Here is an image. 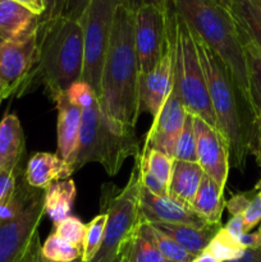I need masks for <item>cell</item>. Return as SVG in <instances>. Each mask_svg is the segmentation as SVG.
Returning a JSON list of instances; mask_svg holds the SVG:
<instances>
[{"mask_svg":"<svg viewBox=\"0 0 261 262\" xmlns=\"http://www.w3.org/2000/svg\"><path fill=\"white\" fill-rule=\"evenodd\" d=\"M224 228L230 235H233V237L238 239L241 235L245 234V229H243V216H232L228 220Z\"/></svg>","mask_w":261,"mask_h":262,"instance_id":"43","label":"cell"},{"mask_svg":"<svg viewBox=\"0 0 261 262\" xmlns=\"http://www.w3.org/2000/svg\"><path fill=\"white\" fill-rule=\"evenodd\" d=\"M255 191H256V193H257V194H260V196H261V179H260V181L257 182V184H256V187H255Z\"/></svg>","mask_w":261,"mask_h":262,"instance_id":"50","label":"cell"},{"mask_svg":"<svg viewBox=\"0 0 261 262\" xmlns=\"http://www.w3.org/2000/svg\"><path fill=\"white\" fill-rule=\"evenodd\" d=\"M166 10L155 5H143L135 12V45L140 74L153 71L163 54Z\"/></svg>","mask_w":261,"mask_h":262,"instance_id":"10","label":"cell"},{"mask_svg":"<svg viewBox=\"0 0 261 262\" xmlns=\"http://www.w3.org/2000/svg\"><path fill=\"white\" fill-rule=\"evenodd\" d=\"M256 161H257V163L261 165V151H260V155H258V158L256 159Z\"/></svg>","mask_w":261,"mask_h":262,"instance_id":"51","label":"cell"},{"mask_svg":"<svg viewBox=\"0 0 261 262\" xmlns=\"http://www.w3.org/2000/svg\"><path fill=\"white\" fill-rule=\"evenodd\" d=\"M74 173L71 164L59 155L37 152L28 160L25 179L32 188L46 189L55 182L67 181Z\"/></svg>","mask_w":261,"mask_h":262,"instance_id":"18","label":"cell"},{"mask_svg":"<svg viewBox=\"0 0 261 262\" xmlns=\"http://www.w3.org/2000/svg\"><path fill=\"white\" fill-rule=\"evenodd\" d=\"M187 115L188 113L182 102L177 84L173 81L170 94L166 97L160 112L154 118L150 130L146 136L143 148L158 150L168 155L169 158L174 159L177 141L181 135Z\"/></svg>","mask_w":261,"mask_h":262,"instance_id":"13","label":"cell"},{"mask_svg":"<svg viewBox=\"0 0 261 262\" xmlns=\"http://www.w3.org/2000/svg\"><path fill=\"white\" fill-rule=\"evenodd\" d=\"M141 223H142L143 228H145L146 233L148 234L150 239L153 241L155 247L158 248V251L164 257V260L176 262H192L196 258L194 256L189 255L187 251H184L176 241L171 239L169 235H166L165 233L161 232V230L159 229V228H156L154 224L143 222Z\"/></svg>","mask_w":261,"mask_h":262,"instance_id":"27","label":"cell"},{"mask_svg":"<svg viewBox=\"0 0 261 262\" xmlns=\"http://www.w3.org/2000/svg\"><path fill=\"white\" fill-rule=\"evenodd\" d=\"M215 2H216L219 5H222V7H224L225 9L229 10V8H230V0H215Z\"/></svg>","mask_w":261,"mask_h":262,"instance_id":"48","label":"cell"},{"mask_svg":"<svg viewBox=\"0 0 261 262\" xmlns=\"http://www.w3.org/2000/svg\"><path fill=\"white\" fill-rule=\"evenodd\" d=\"M229 12L241 32L261 50V0H230Z\"/></svg>","mask_w":261,"mask_h":262,"instance_id":"26","label":"cell"},{"mask_svg":"<svg viewBox=\"0 0 261 262\" xmlns=\"http://www.w3.org/2000/svg\"><path fill=\"white\" fill-rule=\"evenodd\" d=\"M106 220L107 215L105 212H101L96 217H94L90 222V224L87 225L86 235H84L83 242V255H82L83 262L92 261L95 256H96V253L99 252L102 239H104Z\"/></svg>","mask_w":261,"mask_h":262,"instance_id":"31","label":"cell"},{"mask_svg":"<svg viewBox=\"0 0 261 262\" xmlns=\"http://www.w3.org/2000/svg\"><path fill=\"white\" fill-rule=\"evenodd\" d=\"M120 0H90L82 14L83 69L81 81L89 83L99 97L102 66L109 46L114 15Z\"/></svg>","mask_w":261,"mask_h":262,"instance_id":"8","label":"cell"},{"mask_svg":"<svg viewBox=\"0 0 261 262\" xmlns=\"http://www.w3.org/2000/svg\"><path fill=\"white\" fill-rule=\"evenodd\" d=\"M225 204L224 189L205 174L191 205L192 209L210 224H220Z\"/></svg>","mask_w":261,"mask_h":262,"instance_id":"23","label":"cell"},{"mask_svg":"<svg viewBox=\"0 0 261 262\" xmlns=\"http://www.w3.org/2000/svg\"><path fill=\"white\" fill-rule=\"evenodd\" d=\"M45 215V189L31 187L17 214L0 219V262H19Z\"/></svg>","mask_w":261,"mask_h":262,"instance_id":"9","label":"cell"},{"mask_svg":"<svg viewBox=\"0 0 261 262\" xmlns=\"http://www.w3.org/2000/svg\"><path fill=\"white\" fill-rule=\"evenodd\" d=\"M238 242L245 250H251V248H257L261 246V224L258 229L253 233H246L238 238Z\"/></svg>","mask_w":261,"mask_h":262,"instance_id":"41","label":"cell"},{"mask_svg":"<svg viewBox=\"0 0 261 262\" xmlns=\"http://www.w3.org/2000/svg\"><path fill=\"white\" fill-rule=\"evenodd\" d=\"M13 2L23 5V7L30 9L31 12H33L36 15H38V17H41V15L44 14V12H45L44 0H13Z\"/></svg>","mask_w":261,"mask_h":262,"instance_id":"44","label":"cell"},{"mask_svg":"<svg viewBox=\"0 0 261 262\" xmlns=\"http://www.w3.org/2000/svg\"><path fill=\"white\" fill-rule=\"evenodd\" d=\"M115 262H118V260H117V261H115Z\"/></svg>","mask_w":261,"mask_h":262,"instance_id":"54","label":"cell"},{"mask_svg":"<svg viewBox=\"0 0 261 262\" xmlns=\"http://www.w3.org/2000/svg\"><path fill=\"white\" fill-rule=\"evenodd\" d=\"M38 15L13 0H0V37L15 41L37 28Z\"/></svg>","mask_w":261,"mask_h":262,"instance_id":"20","label":"cell"},{"mask_svg":"<svg viewBox=\"0 0 261 262\" xmlns=\"http://www.w3.org/2000/svg\"><path fill=\"white\" fill-rule=\"evenodd\" d=\"M141 168L135 158L132 173L124 188L105 186L102 189L101 210L107 215L104 239L99 252L90 262H115L123 243L140 224Z\"/></svg>","mask_w":261,"mask_h":262,"instance_id":"7","label":"cell"},{"mask_svg":"<svg viewBox=\"0 0 261 262\" xmlns=\"http://www.w3.org/2000/svg\"><path fill=\"white\" fill-rule=\"evenodd\" d=\"M192 262H217L216 260L214 258V256L210 255L209 252H206V251H204V252L201 253V255L197 256L196 258H194Z\"/></svg>","mask_w":261,"mask_h":262,"instance_id":"46","label":"cell"},{"mask_svg":"<svg viewBox=\"0 0 261 262\" xmlns=\"http://www.w3.org/2000/svg\"><path fill=\"white\" fill-rule=\"evenodd\" d=\"M229 262H261V246L257 248L246 250L242 257Z\"/></svg>","mask_w":261,"mask_h":262,"instance_id":"45","label":"cell"},{"mask_svg":"<svg viewBox=\"0 0 261 262\" xmlns=\"http://www.w3.org/2000/svg\"><path fill=\"white\" fill-rule=\"evenodd\" d=\"M163 262H176V261H169V260H164Z\"/></svg>","mask_w":261,"mask_h":262,"instance_id":"53","label":"cell"},{"mask_svg":"<svg viewBox=\"0 0 261 262\" xmlns=\"http://www.w3.org/2000/svg\"><path fill=\"white\" fill-rule=\"evenodd\" d=\"M156 228L165 233L166 235L176 241L184 251L189 255L197 257L201 255L206 247L209 246L210 241L214 235L219 232L220 224H207L205 227H192V225L183 224H165V223H151Z\"/></svg>","mask_w":261,"mask_h":262,"instance_id":"21","label":"cell"},{"mask_svg":"<svg viewBox=\"0 0 261 262\" xmlns=\"http://www.w3.org/2000/svg\"><path fill=\"white\" fill-rule=\"evenodd\" d=\"M193 125L197 143V163L207 177L224 189L230 166L227 142L216 128L201 118L193 117Z\"/></svg>","mask_w":261,"mask_h":262,"instance_id":"14","label":"cell"},{"mask_svg":"<svg viewBox=\"0 0 261 262\" xmlns=\"http://www.w3.org/2000/svg\"><path fill=\"white\" fill-rule=\"evenodd\" d=\"M140 160L143 168L150 171L159 182H161L168 188L174 159L169 158L168 155L158 150H153V148L145 150V148H142L140 152Z\"/></svg>","mask_w":261,"mask_h":262,"instance_id":"30","label":"cell"},{"mask_svg":"<svg viewBox=\"0 0 261 262\" xmlns=\"http://www.w3.org/2000/svg\"><path fill=\"white\" fill-rule=\"evenodd\" d=\"M120 4L127 7L132 12H136L138 8L143 7V5H155L161 9H168V7L170 5V0H120Z\"/></svg>","mask_w":261,"mask_h":262,"instance_id":"40","label":"cell"},{"mask_svg":"<svg viewBox=\"0 0 261 262\" xmlns=\"http://www.w3.org/2000/svg\"><path fill=\"white\" fill-rule=\"evenodd\" d=\"M41 253L49 261L69 262L82 257L83 248L72 245L71 242L53 233L51 235H49L45 243L41 245Z\"/></svg>","mask_w":261,"mask_h":262,"instance_id":"29","label":"cell"},{"mask_svg":"<svg viewBox=\"0 0 261 262\" xmlns=\"http://www.w3.org/2000/svg\"><path fill=\"white\" fill-rule=\"evenodd\" d=\"M140 152L135 130L115 125L104 114L99 101L82 110L78 146L71 163L74 171L90 163H100L109 176H117L123 163Z\"/></svg>","mask_w":261,"mask_h":262,"instance_id":"5","label":"cell"},{"mask_svg":"<svg viewBox=\"0 0 261 262\" xmlns=\"http://www.w3.org/2000/svg\"><path fill=\"white\" fill-rule=\"evenodd\" d=\"M44 4H45V12L40 19H49L64 14L67 0H44Z\"/></svg>","mask_w":261,"mask_h":262,"instance_id":"38","label":"cell"},{"mask_svg":"<svg viewBox=\"0 0 261 262\" xmlns=\"http://www.w3.org/2000/svg\"><path fill=\"white\" fill-rule=\"evenodd\" d=\"M140 222L183 224L205 227L210 224L202 219L189 205L170 196H156L141 186Z\"/></svg>","mask_w":261,"mask_h":262,"instance_id":"15","label":"cell"},{"mask_svg":"<svg viewBox=\"0 0 261 262\" xmlns=\"http://www.w3.org/2000/svg\"><path fill=\"white\" fill-rule=\"evenodd\" d=\"M174 32L169 8L166 10V40L163 54L151 72L140 76L141 110H146L155 118L170 94L174 81Z\"/></svg>","mask_w":261,"mask_h":262,"instance_id":"11","label":"cell"},{"mask_svg":"<svg viewBox=\"0 0 261 262\" xmlns=\"http://www.w3.org/2000/svg\"><path fill=\"white\" fill-rule=\"evenodd\" d=\"M240 30V28H238ZM247 66L248 94L253 115V137L251 155L258 158L261 151V50L240 31Z\"/></svg>","mask_w":261,"mask_h":262,"instance_id":"16","label":"cell"},{"mask_svg":"<svg viewBox=\"0 0 261 262\" xmlns=\"http://www.w3.org/2000/svg\"><path fill=\"white\" fill-rule=\"evenodd\" d=\"M174 159L176 160L197 163V143L196 135H194L193 115H187L182 132L179 135L178 141H177Z\"/></svg>","mask_w":261,"mask_h":262,"instance_id":"32","label":"cell"},{"mask_svg":"<svg viewBox=\"0 0 261 262\" xmlns=\"http://www.w3.org/2000/svg\"><path fill=\"white\" fill-rule=\"evenodd\" d=\"M67 97L73 105L78 106L81 110L89 109L94 106L99 100H97V94L95 90L90 86L89 83L83 81H78L72 84L66 91Z\"/></svg>","mask_w":261,"mask_h":262,"instance_id":"34","label":"cell"},{"mask_svg":"<svg viewBox=\"0 0 261 262\" xmlns=\"http://www.w3.org/2000/svg\"><path fill=\"white\" fill-rule=\"evenodd\" d=\"M83 69V30L67 15L40 19L37 25V63L22 95L33 83H42L51 99L81 81Z\"/></svg>","mask_w":261,"mask_h":262,"instance_id":"3","label":"cell"},{"mask_svg":"<svg viewBox=\"0 0 261 262\" xmlns=\"http://www.w3.org/2000/svg\"><path fill=\"white\" fill-rule=\"evenodd\" d=\"M76 193V186L72 179L55 182L45 189V214L54 225L69 216Z\"/></svg>","mask_w":261,"mask_h":262,"instance_id":"24","label":"cell"},{"mask_svg":"<svg viewBox=\"0 0 261 262\" xmlns=\"http://www.w3.org/2000/svg\"><path fill=\"white\" fill-rule=\"evenodd\" d=\"M3 42H5V41H4V40H3V38H2V37H0V45H2V43H3Z\"/></svg>","mask_w":261,"mask_h":262,"instance_id":"52","label":"cell"},{"mask_svg":"<svg viewBox=\"0 0 261 262\" xmlns=\"http://www.w3.org/2000/svg\"><path fill=\"white\" fill-rule=\"evenodd\" d=\"M38 262H54V261H49V260H46V258L44 257V256H42V253H41L40 260H38ZM69 262H83V260H82V257H79V258H76V260L69 261Z\"/></svg>","mask_w":261,"mask_h":262,"instance_id":"49","label":"cell"},{"mask_svg":"<svg viewBox=\"0 0 261 262\" xmlns=\"http://www.w3.org/2000/svg\"><path fill=\"white\" fill-rule=\"evenodd\" d=\"M37 63V28L20 40L0 45V83L10 96H20Z\"/></svg>","mask_w":261,"mask_h":262,"instance_id":"12","label":"cell"},{"mask_svg":"<svg viewBox=\"0 0 261 262\" xmlns=\"http://www.w3.org/2000/svg\"><path fill=\"white\" fill-rule=\"evenodd\" d=\"M169 15L173 25L176 51L174 83L177 84L182 102L188 114L201 118L210 125L216 128V120L207 91L206 78L202 71L196 40L191 27L174 9L171 2L169 5Z\"/></svg>","mask_w":261,"mask_h":262,"instance_id":"6","label":"cell"},{"mask_svg":"<svg viewBox=\"0 0 261 262\" xmlns=\"http://www.w3.org/2000/svg\"><path fill=\"white\" fill-rule=\"evenodd\" d=\"M19 170L20 166L14 171H3V173H0V206L4 205L14 193Z\"/></svg>","mask_w":261,"mask_h":262,"instance_id":"36","label":"cell"},{"mask_svg":"<svg viewBox=\"0 0 261 262\" xmlns=\"http://www.w3.org/2000/svg\"><path fill=\"white\" fill-rule=\"evenodd\" d=\"M118 262H163L164 257L146 233L142 223L123 243Z\"/></svg>","mask_w":261,"mask_h":262,"instance_id":"25","label":"cell"},{"mask_svg":"<svg viewBox=\"0 0 261 262\" xmlns=\"http://www.w3.org/2000/svg\"><path fill=\"white\" fill-rule=\"evenodd\" d=\"M170 2L194 35L219 56L250 102L245 49L232 13L215 0Z\"/></svg>","mask_w":261,"mask_h":262,"instance_id":"4","label":"cell"},{"mask_svg":"<svg viewBox=\"0 0 261 262\" xmlns=\"http://www.w3.org/2000/svg\"><path fill=\"white\" fill-rule=\"evenodd\" d=\"M193 36L206 78L216 129L227 142L233 168L243 171L252 147L253 115L251 105L219 56L199 36L194 33Z\"/></svg>","mask_w":261,"mask_h":262,"instance_id":"2","label":"cell"},{"mask_svg":"<svg viewBox=\"0 0 261 262\" xmlns=\"http://www.w3.org/2000/svg\"><path fill=\"white\" fill-rule=\"evenodd\" d=\"M9 96H10L9 91H8V90L5 89L2 83H0V104H2L5 99H8Z\"/></svg>","mask_w":261,"mask_h":262,"instance_id":"47","label":"cell"},{"mask_svg":"<svg viewBox=\"0 0 261 262\" xmlns=\"http://www.w3.org/2000/svg\"><path fill=\"white\" fill-rule=\"evenodd\" d=\"M252 199V197H251ZM251 199L248 197V194L240 193L233 196L229 201H227L225 207L228 209L229 214L232 216H243L245 211L247 210L248 204H250Z\"/></svg>","mask_w":261,"mask_h":262,"instance_id":"37","label":"cell"},{"mask_svg":"<svg viewBox=\"0 0 261 262\" xmlns=\"http://www.w3.org/2000/svg\"><path fill=\"white\" fill-rule=\"evenodd\" d=\"M204 176L205 173L199 163L174 159L168 187L169 196L191 206Z\"/></svg>","mask_w":261,"mask_h":262,"instance_id":"22","label":"cell"},{"mask_svg":"<svg viewBox=\"0 0 261 262\" xmlns=\"http://www.w3.org/2000/svg\"><path fill=\"white\" fill-rule=\"evenodd\" d=\"M25 150V133L19 119L13 113H7L0 120V173L17 170Z\"/></svg>","mask_w":261,"mask_h":262,"instance_id":"19","label":"cell"},{"mask_svg":"<svg viewBox=\"0 0 261 262\" xmlns=\"http://www.w3.org/2000/svg\"><path fill=\"white\" fill-rule=\"evenodd\" d=\"M54 233L63 239L68 241L72 245L78 246L83 248L84 235H86L87 225H84L78 217L68 216L60 222L59 224L54 225Z\"/></svg>","mask_w":261,"mask_h":262,"instance_id":"33","label":"cell"},{"mask_svg":"<svg viewBox=\"0 0 261 262\" xmlns=\"http://www.w3.org/2000/svg\"><path fill=\"white\" fill-rule=\"evenodd\" d=\"M53 100L55 101L56 110H58V124H56L58 155L71 164L78 146L82 110L69 101L66 92L56 95Z\"/></svg>","mask_w":261,"mask_h":262,"instance_id":"17","label":"cell"},{"mask_svg":"<svg viewBox=\"0 0 261 262\" xmlns=\"http://www.w3.org/2000/svg\"><path fill=\"white\" fill-rule=\"evenodd\" d=\"M261 223V196L256 193L251 199L247 210L243 214V229L246 233H250L253 228Z\"/></svg>","mask_w":261,"mask_h":262,"instance_id":"35","label":"cell"},{"mask_svg":"<svg viewBox=\"0 0 261 262\" xmlns=\"http://www.w3.org/2000/svg\"><path fill=\"white\" fill-rule=\"evenodd\" d=\"M205 251L214 256L217 262H229L242 257L246 250L240 245L237 238L230 235L227 229L222 227Z\"/></svg>","mask_w":261,"mask_h":262,"instance_id":"28","label":"cell"},{"mask_svg":"<svg viewBox=\"0 0 261 262\" xmlns=\"http://www.w3.org/2000/svg\"><path fill=\"white\" fill-rule=\"evenodd\" d=\"M41 256V242H40V233L35 235V238L31 242L27 252L23 256V258L19 262H38Z\"/></svg>","mask_w":261,"mask_h":262,"instance_id":"42","label":"cell"},{"mask_svg":"<svg viewBox=\"0 0 261 262\" xmlns=\"http://www.w3.org/2000/svg\"><path fill=\"white\" fill-rule=\"evenodd\" d=\"M140 68L135 45V12L119 4L102 66L99 104L118 127L135 130L141 113Z\"/></svg>","mask_w":261,"mask_h":262,"instance_id":"1","label":"cell"},{"mask_svg":"<svg viewBox=\"0 0 261 262\" xmlns=\"http://www.w3.org/2000/svg\"><path fill=\"white\" fill-rule=\"evenodd\" d=\"M89 3L90 0H67L64 15L72 18V19L79 20L84 10H86Z\"/></svg>","mask_w":261,"mask_h":262,"instance_id":"39","label":"cell"}]
</instances>
